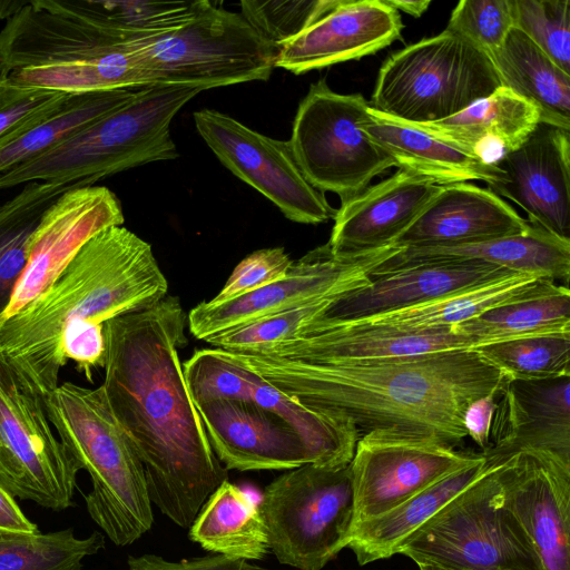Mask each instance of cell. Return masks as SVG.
<instances>
[{
  "mask_svg": "<svg viewBox=\"0 0 570 570\" xmlns=\"http://www.w3.org/2000/svg\"><path fill=\"white\" fill-rule=\"evenodd\" d=\"M196 407L209 444L227 470H292L313 463L295 431L252 401L216 400Z\"/></svg>",
  "mask_w": 570,
  "mask_h": 570,
  "instance_id": "obj_22",
  "label": "cell"
},
{
  "mask_svg": "<svg viewBox=\"0 0 570 570\" xmlns=\"http://www.w3.org/2000/svg\"><path fill=\"white\" fill-rule=\"evenodd\" d=\"M92 185L88 179L30 181L0 205V317L23 273L43 213L65 191Z\"/></svg>",
  "mask_w": 570,
  "mask_h": 570,
  "instance_id": "obj_33",
  "label": "cell"
},
{
  "mask_svg": "<svg viewBox=\"0 0 570 570\" xmlns=\"http://www.w3.org/2000/svg\"><path fill=\"white\" fill-rule=\"evenodd\" d=\"M489 466L481 453L476 461L448 474L390 511L355 524L347 547L358 564L365 566L396 554L399 547L412 533L482 476Z\"/></svg>",
  "mask_w": 570,
  "mask_h": 570,
  "instance_id": "obj_29",
  "label": "cell"
},
{
  "mask_svg": "<svg viewBox=\"0 0 570 570\" xmlns=\"http://www.w3.org/2000/svg\"><path fill=\"white\" fill-rule=\"evenodd\" d=\"M250 401L275 413L295 431L313 464L343 468L351 463L360 435L350 420L305 406L254 372Z\"/></svg>",
  "mask_w": 570,
  "mask_h": 570,
  "instance_id": "obj_34",
  "label": "cell"
},
{
  "mask_svg": "<svg viewBox=\"0 0 570 570\" xmlns=\"http://www.w3.org/2000/svg\"><path fill=\"white\" fill-rule=\"evenodd\" d=\"M0 85H1V81H0Z\"/></svg>",
  "mask_w": 570,
  "mask_h": 570,
  "instance_id": "obj_52",
  "label": "cell"
},
{
  "mask_svg": "<svg viewBox=\"0 0 570 570\" xmlns=\"http://www.w3.org/2000/svg\"><path fill=\"white\" fill-rule=\"evenodd\" d=\"M124 222L119 198L105 186H79L60 195L33 233L28 262L0 320L38 297L91 237Z\"/></svg>",
  "mask_w": 570,
  "mask_h": 570,
  "instance_id": "obj_18",
  "label": "cell"
},
{
  "mask_svg": "<svg viewBox=\"0 0 570 570\" xmlns=\"http://www.w3.org/2000/svg\"><path fill=\"white\" fill-rule=\"evenodd\" d=\"M216 350L303 405L350 420L360 436L383 430L452 446L468 436L469 404L498 393L507 380L473 350L352 363Z\"/></svg>",
  "mask_w": 570,
  "mask_h": 570,
  "instance_id": "obj_2",
  "label": "cell"
},
{
  "mask_svg": "<svg viewBox=\"0 0 570 570\" xmlns=\"http://www.w3.org/2000/svg\"><path fill=\"white\" fill-rule=\"evenodd\" d=\"M37 532V524L24 515L14 497L0 484V540Z\"/></svg>",
  "mask_w": 570,
  "mask_h": 570,
  "instance_id": "obj_49",
  "label": "cell"
},
{
  "mask_svg": "<svg viewBox=\"0 0 570 570\" xmlns=\"http://www.w3.org/2000/svg\"><path fill=\"white\" fill-rule=\"evenodd\" d=\"M561 285L546 277L514 274L429 303L350 323L403 332L450 330L491 308L548 294Z\"/></svg>",
  "mask_w": 570,
  "mask_h": 570,
  "instance_id": "obj_30",
  "label": "cell"
},
{
  "mask_svg": "<svg viewBox=\"0 0 570 570\" xmlns=\"http://www.w3.org/2000/svg\"><path fill=\"white\" fill-rule=\"evenodd\" d=\"M136 90L72 95L51 115L0 144V176L132 99Z\"/></svg>",
  "mask_w": 570,
  "mask_h": 570,
  "instance_id": "obj_35",
  "label": "cell"
},
{
  "mask_svg": "<svg viewBox=\"0 0 570 570\" xmlns=\"http://www.w3.org/2000/svg\"><path fill=\"white\" fill-rule=\"evenodd\" d=\"M135 47L147 86L187 83L207 89L266 81L278 53L240 12L212 2L178 29L139 40Z\"/></svg>",
  "mask_w": 570,
  "mask_h": 570,
  "instance_id": "obj_9",
  "label": "cell"
},
{
  "mask_svg": "<svg viewBox=\"0 0 570 570\" xmlns=\"http://www.w3.org/2000/svg\"><path fill=\"white\" fill-rule=\"evenodd\" d=\"M540 122L534 105L501 86L446 119L411 125L494 166L519 148Z\"/></svg>",
  "mask_w": 570,
  "mask_h": 570,
  "instance_id": "obj_27",
  "label": "cell"
},
{
  "mask_svg": "<svg viewBox=\"0 0 570 570\" xmlns=\"http://www.w3.org/2000/svg\"><path fill=\"white\" fill-rule=\"evenodd\" d=\"M491 58L501 86L534 105L541 122L570 131V75L512 28Z\"/></svg>",
  "mask_w": 570,
  "mask_h": 570,
  "instance_id": "obj_31",
  "label": "cell"
},
{
  "mask_svg": "<svg viewBox=\"0 0 570 570\" xmlns=\"http://www.w3.org/2000/svg\"><path fill=\"white\" fill-rule=\"evenodd\" d=\"M501 87L488 53L445 28L391 55L370 106L409 124L446 119Z\"/></svg>",
  "mask_w": 570,
  "mask_h": 570,
  "instance_id": "obj_7",
  "label": "cell"
},
{
  "mask_svg": "<svg viewBox=\"0 0 570 570\" xmlns=\"http://www.w3.org/2000/svg\"><path fill=\"white\" fill-rule=\"evenodd\" d=\"M399 11L383 0H340L326 14L278 48L275 67L294 75L357 60L401 37Z\"/></svg>",
  "mask_w": 570,
  "mask_h": 570,
  "instance_id": "obj_21",
  "label": "cell"
},
{
  "mask_svg": "<svg viewBox=\"0 0 570 570\" xmlns=\"http://www.w3.org/2000/svg\"><path fill=\"white\" fill-rule=\"evenodd\" d=\"M78 471L45 396L0 355V484L14 498L60 511L72 504Z\"/></svg>",
  "mask_w": 570,
  "mask_h": 570,
  "instance_id": "obj_12",
  "label": "cell"
},
{
  "mask_svg": "<svg viewBox=\"0 0 570 570\" xmlns=\"http://www.w3.org/2000/svg\"><path fill=\"white\" fill-rule=\"evenodd\" d=\"M259 508L272 552L282 564L322 570L347 547L354 520L350 464L287 470L264 490Z\"/></svg>",
  "mask_w": 570,
  "mask_h": 570,
  "instance_id": "obj_10",
  "label": "cell"
},
{
  "mask_svg": "<svg viewBox=\"0 0 570 570\" xmlns=\"http://www.w3.org/2000/svg\"><path fill=\"white\" fill-rule=\"evenodd\" d=\"M61 351L66 361L71 360L77 370L91 382L92 371L104 367V325L85 322L70 325L62 334Z\"/></svg>",
  "mask_w": 570,
  "mask_h": 570,
  "instance_id": "obj_46",
  "label": "cell"
},
{
  "mask_svg": "<svg viewBox=\"0 0 570 570\" xmlns=\"http://www.w3.org/2000/svg\"><path fill=\"white\" fill-rule=\"evenodd\" d=\"M342 293L315 298L294 308L259 318L206 342L215 348L248 352L289 341Z\"/></svg>",
  "mask_w": 570,
  "mask_h": 570,
  "instance_id": "obj_41",
  "label": "cell"
},
{
  "mask_svg": "<svg viewBox=\"0 0 570 570\" xmlns=\"http://www.w3.org/2000/svg\"><path fill=\"white\" fill-rule=\"evenodd\" d=\"M385 4L395 9L401 10L415 18L421 17L430 7L431 0H383Z\"/></svg>",
  "mask_w": 570,
  "mask_h": 570,
  "instance_id": "obj_50",
  "label": "cell"
},
{
  "mask_svg": "<svg viewBox=\"0 0 570 570\" xmlns=\"http://www.w3.org/2000/svg\"><path fill=\"white\" fill-rule=\"evenodd\" d=\"M368 108L361 94L335 92L320 79L309 86L293 121L288 142L304 177L317 190L338 195L342 203L395 167L361 128Z\"/></svg>",
  "mask_w": 570,
  "mask_h": 570,
  "instance_id": "obj_11",
  "label": "cell"
},
{
  "mask_svg": "<svg viewBox=\"0 0 570 570\" xmlns=\"http://www.w3.org/2000/svg\"><path fill=\"white\" fill-rule=\"evenodd\" d=\"M480 455L429 436L383 430L361 435L350 463L353 527L390 511Z\"/></svg>",
  "mask_w": 570,
  "mask_h": 570,
  "instance_id": "obj_15",
  "label": "cell"
},
{
  "mask_svg": "<svg viewBox=\"0 0 570 570\" xmlns=\"http://www.w3.org/2000/svg\"><path fill=\"white\" fill-rule=\"evenodd\" d=\"M104 546L99 532L80 539L72 529L3 539L0 540V570H80L83 559Z\"/></svg>",
  "mask_w": 570,
  "mask_h": 570,
  "instance_id": "obj_38",
  "label": "cell"
},
{
  "mask_svg": "<svg viewBox=\"0 0 570 570\" xmlns=\"http://www.w3.org/2000/svg\"><path fill=\"white\" fill-rule=\"evenodd\" d=\"M490 444L492 463L524 451L570 460V376L507 379L497 394Z\"/></svg>",
  "mask_w": 570,
  "mask_h": 570,
  "instance_id": "obj_20",
  "label": "cell"
},
{
  "mask_svg": "<svg viewBox=\"0 0 570 570\" xmlns=\"http://www.w3.org/2000/svg\"><path fill=\"white\" fill-rule=\"evenodd\" d=\"M569 130L540 122L515 150L494 166L500 170L492 193L517 204L528 222L570 240Z\"/></svg>",
  "mask_w": 570,
  "mask_h": 570,
  "instance_id": "obj_19",
  "label": "cell"
},
{
  "mask_svg": "<svg viewBox=\"0 0 570 570\" xmlns=\"http://www.w3.org/2000/svg\"><path fill=\"white\" fill-rule=\"evenodd\" d=\"M361 128L390 155L396 167L439 186L474 180L490 186L500 175L495 166L485 165L459 147L371 106Z\"/></svg>",
  "mask_w": 570,
  "mask_h": 570,
  "instance_id": "obj_28",
  "label": "cell"
},
{
  "mask_svg": "<svg viewBox=\"0 0 570 570\" xmlns=\"http://www.w3.org/2000/svg\"><path fill=\"white\" fill-rule=\"evenodd\" d=\"M442 186L403 169L343 202L327 245L335 256L384 248L413 224Z\"/></svg>",
  "mask_w": 570,
  "mask_h": 570,
  "instance_id": "obj_23",
  "label": "cell"
},
{
  "mask_svg": "<svg viewBox=\"0 0 570 570\" xmlns=\"http://www.w3.org/2000/svg\"><path fill=\"white\" fill-rule=\"evenodd\" d=\"M48 417L92 490L86 495L91 519L116 546L134 543L154 517L142 464L115 419L101 385L59 384L45 397Z\"/></svg>",
  "mask_w": 570,
  "mask_h": 570,
  "instance_id": "obj_5",
  "label": "cell"
},
{
  "mask_svg": "<svg viewBox=\"0 0 570 570\" xmlns=\"http://www.w3.org/2000/svg\"><path fill=\"white\" fill-rule=\"evenodd\" d=\"M475 345L450 330L403 332L346 323L248 352L312 363H352L472 350Z\"/></svg>",
  "mask_w": 570,
  "mask_h": 570,
  "instance_id": "obj_24",
  "label": "cell"
},
{
  "mask_svg": "<svg viewBox=\"0 0 570 570\" xmlns=\"http://www.w3.org/2000/svg\"><path fill=\"white\" fill-rule=\"evenodd\" d=\"M23 1H0V19L7 20L14 14Z\"/></svg>",
  "mask_w": 570,
  "mask_h": 570,
  "instance_id": "obj_51",
  "label": "cell"
},
{
  "mask_svg": "<svg viewBox=\"0 0 570 570\" xmlns=\"http://www.w3.org/2000/svg\"><path fill=\"white\" fill-rule=\"evenodd\" d=\"M183 372L195 405L216 400H252L253 372L225 358L214 347L196 351L183 363Z\"/></svg>",
  "mask_w": 570,
  "mask_h": 570,
  "instance_id": "obj_39",
  "label": "cell"
},
{
  "mask_svg": "<svg viewBox=\"0 0 570 570\" xmlns=\"http://www.w3.org/2000/svg\"><path fill=\"white\" fill-rule=\"evenodd\" d=\"M507 202L471 183L442 186L393 246L439 247L489 240L530 227Z\"/></svg>",
  "mask_w": 570,
  "mask_h": 570,
  "instance_id": "obj_25",
  "label": "cell"
},
{
  "mask_svg": "<svg viewBox=\"0 0 570 570\" xmlns=\"http://www.w3.org/2000/svg\"><path fill=\"white\" fill-rule=\"evenodd\" d=\"M129 570H271L223 554L206 556L173 562L156 554L128 557Z\"/></svg>",
  "mask_w": 570,
  "mask_h": 570,
  "instance_id": "obj_47",
  "label": "cell"
},
{
  "mask_svg": "<svg viewBox=\"0 0 570 570\" xmlns=\"http://www.w3.org/2000/svg\"><path fill=\"white\" fill-rule=\"evenodd\" d=\"M497 394L491 393L473 401L469 404L463 415L466 435L482 451L487 450L490 444L491 425L497 409Z\"/></svg>",
  "mask_w": 570,
  "mask_h": 570,
  "instance_id": "obj_48",
  "label": "cell"
},
{
  "mask_svg": "<svg viewBox=\"0 0 570 570\" xmlns=\"http://www.w3.org/2000/svg\"><path fill=\"white\" fill-rule=\"evenodd\" d=\"M514 274L519 273L476 261L440 259L407 265L371 276L368 283L342 293L297 336L429 303Z\"/></svg>",
  "mask_w": 570,
  "mask_h": 570,
  "instance_id": "obj_17",
  "label": "cell"
},
{
  "mask_svg": "<svg viewBox=\"0 0 570 570\" xmlns=\"http://www.w3.org/2000/svg\"><path fill=\"white\" fill-rule=\"evenodd\" d=\"M137 41L95 1H23L0 30V81L66 95L138 89Z\"/></svg>",
  "mask_w": 570,
  "mask_h": 570,
  "instance_id": "obj_4",
  "label": "cell"
},
{
  "mask_svg": "<svg viewBox=\"0 0 570 570\" xmlns=\"http://www.w3.org/2000/svg\"><path fill=\"white\" fill-rule=\"evenodd\" d=\"M193 116L199 136L218 160L287 219L316 225L334 217L324 193L304 177L288 141L255 131L215 109L204 108Z\"/></svg>",
  "mask_w": 570,
  "mask_h": 570,
  "instance_id": "obj_14",
  "label": "cell"
},
{
  "mask_svg": "<svg viewBox=\"0 0 570 570\" xmlns=\"http://www.w3.org/2000/svg\"><path fill=\"white\" fill-rule=\"evenodd\" d=\"M401 248L387 246L354 256H335L327 243L293 262L286 276L225 302H202L187 316L189 332L207 341L315 298L370 282L372 272Z\"/></svg>",
  "mask_w": 570,
  "mask_h": 570,
  "instance_id": "obj_13",
  "label": "cell"
},
{
  "mask_svg": "<svg viewBox=\"0 0 570 570\" xmlns=\"http://www.w3.org/2000/svg\"><path fill=\"white\" fill-rule=\"evenodd\" d=\"M446 28L490 55L513 28L512 0H462Z\"/></svg>",
  "mask_w": 570,
  "mask_h": 570,
  "instance_id": "obj_43",
  "label": "cell"
},
{
  "mask_svg": "<svg viewBox=\"0 0 570 570\" xmlns=\"http://www.w3.org/2000/svg\"><path fill=\"white\" fill-rule=\"evenodd\" d=\"M512 16L513 27L569 73L570 1L512 0Z\"/></svg>",
  "mask_w": 570,
  "mask_h": 570,
  "instance_id": "obj_40",
  "label": "cell"
},
{
  "mask_svg": "<svg viewBox=\"0 0 570 570\" xmlns=\"http://www.w3.org/2000/svg\"><path fill=\"white\" fill-rule=\"evenodd\" d=\"M507 379L570 376V333L531 335L472 348Z\"/></svg>",
  "mask_w": 570,
  "mask_h": 570,
  "instance_id": "obj_37",
  "label": "cell"
},
{
  "mask_svg": "<svg viewBox=\"0 0 570 570\" xmlns=\"http://www.w3.org/2000/svg\"><path fill=\"white\" fill-rule=\"evenodd\" d=\"M440 259L476 261L562 282L570 276V240L559 238L534 225L519 234L489 240L439 247L401 248L380 264L371 276L395 271L407 265Z\"/></svg>",
  "mask_w": 570,
  "mask_h": 570,
  "instance_id": "obj_26",
  "label": "cell"
},
{
  "mask_svg": "<svg viewBox=\"0 0 570 570\" xmlns=\"http://www.w3.org/2000/svg\"><path fill=\"white\" fill-rule=\"evenodd\" d=\"M72 95L0 85V144L41 121Z\"/></svg>",
  "mask_w": 570,
  "mask_h": 570,
  "instance_id": "obj_44",
  "label": "cell"
},
{
  "mask_svg": "<svg viewBox=\"0 0 570 570\" xmlns=\"http://www.w3.org/2000/svg\"><path fill=\"white\" fill-rule=\"evenodd\" d=\"M340 0L242 1L240 13L277 49L331 11Z\"/></svg>",
  "mask_w": 570,
  "mask_h": 570,
  "instance_id": "obj_42",
  "label": "cell"
},
{
  "mask_svg": "<svg viewBox=\"0 0 570 570\" xmlns=\"http://www.w3.org/2000/svg\"><path fill=\"white\" fill-rule=\"evenodd\" d=\"M489 463L482 476L412 533L397 553L442 570H541L528 537L500 499L497 463Z\"/></svg>",
  "mask_w": 570,
  "mask_h": 570,
  "instance_id": "obj_8",
  "label": "cell"
},
{
  "mask_svg": "<svg viewBox=\"0 0 570 570\" xmlns=\"http://www.w3.org/2000/svg\"><path fill=\"white\" fill-rule=\"evenodd\" d=\"M199 85L156 83L135 91L127 104L78 129L41 155L0 176V189L30 181L88 179L179 157L170 135L176 114Z\"/></svg>",
  "mask_w": 570,
  "mask_h": 570,
  "instance_id": "obj_6",
  "label": "cell"
},
{
  "mask_svg": "<svg viewBox=\"0 0 570 570\" xmlns=\"http://www.w3.org/2000/svg\"><path fill=\"white\" fill-rule=\"evenodd\" d=\"M168 282L151 245L128 228L108 227L91 237L59 276L32 302L0 320V355L46 397L67 361L65 330L104 325L138 313L167 296Z\"/></svg>",
  "mask_w": 570,
  "mask_h": 570,
  "instance_id": "obj_3",
  "label": "cell"
},
{
  "mask_svg": "<svg viewBox=\"0 0 570 570\" xmlns=\"http://www.w3.org/2000/svg\"><path fill=\"white\" fill-rule=\"evenodd\" d=\"M180 301L107 321L108 405L139 458L150 502L181 528L226 480L187 389L178 350L188 342Z\"/></svg>",
  "mask_w": 570,
  "mask_h": 570,
  "instance_id": "obj_1",
  "label": "cell"
},
{
  "mask_svg": "<svg viewBox=\"0 0 570 570\" xmlns=\"http://www.w3.org/2000/svg\"><path fill=\"white\" fill-rule=\"evenodd\" d=\"M450 331L473 340L475 346L531 335L570 333L569 286L502 304Z\"/></svg>",
  "mask_w": 570,
  "mask_h": 570,
  "instance_id": "obj_36",
  "label": "cell"
},
{
  "mask_svg": "<svg viewBox=\"0 0 570 570\" xmlns=\"http://www.w3.org/2000/svg\"><path fill=\"white\" fill-rule=\"evenodd\" d=\"M503 505L528 537L541 570H570V460L524 451L497 462Z\"/></svg>",
  "mask_w": 570,
  "mask_h": 570,
  "instance_id": "obj_16",
  "label": "cell"
},
{
  "mask_svg": "<svg viewBox=\"0 0 570 570\" xmlns=\"http://www.w3.org/2000/svg\"><path fill=\"white\" fill-rule=\"evenodd\" d=\"M189 539L206 551L243 560H262L271 550L259 502L228 480L200 508Z\"/></svg>",
  "mask_w": 570,
  "mask_h": 570,
  "instance_id": "obj_32",
  "label": "cell"
},
{
  "mask_svg": "<svg viewBox=\"0 0 570 570\" xmlns=\"http://www.w3.org/2000/svg\"><path fill=\"white\" fill-rule=\"evenodd\" d=\"M293 261L283 247L258 249L242 259L210 301L225 302L284 278Z\"/></svg>",
  "mask_w": 570,
  "mask_h": 570,
  "instance_id": "obj_45",
  "label": "cell"
}]
</instances>
